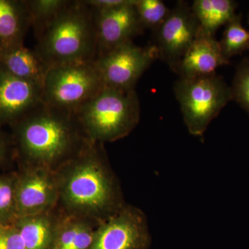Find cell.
Instances as JSON below:
<instances>
[{
    "label": "cell",
    "mask_w": 249,
    "mask_h": 249,
    "mask_svg": "<svg viewBox=\"0 0 249 249\" xmlns=\"http://www.w3.org/2000/svg\"><path fill=\"white\" fill-rule=\"evenodd\" d=\"M103 145L88 142L78 155L56 172L57 208L62 214L101 224L127 204Z\"/></svg>",
    "instance_id": "obj_1"
},
{
    "label": "cell",
    "mask_w": 249,
    "mask_h": 249,
    "mask_svg": "<svg viewBox=\"0 0 249 249\" xmlns=\"http://www.w3.org/2000/svg\"><path fill=\"white\" fill-rule=\"evenodd\" d=\"M11 126L12 142L21 166L57 172L89 142L75 114L42 102Z\"/></svg>",
    "instance_id": "obj_2"
},
{
    "label": "cell",
    "mask_w": 249,
    "mask_h": 249,
    "mask_svg": "<svg viewBox=\"0 0 249 249\" xmlns=\"http://www.w3.org/2000/svg\"><path fill=\"white\" fill-rule=\"evenodd\" d=\"M36 39L34 50L49 69L97 57L94 18L83 1H71Z\"/></svg>",
    "instance_id": "obj_3"
},
{
    "label": "cell",
    "mask_w": 249,
    "mask_h": 249,
    "mask_svg": "<svg viewBox=\"0 0 249 249\" xmlns=\"http://www.w3.org/2000/svg\"><path fill=\"white\" fill-rule=\"evenodd\" d=\"M136 90L104 88L77 111V120L89 142L104 144L128 136L140 120Z\"/></svg>",
    "instance_id": "obj_4"
},
{
    "label": "cell",
    "mask_w": 249,
    "mask_h": 249,
    "mask_svg": "<svg viewBox=\"0 0 249 249\" xmlns=\"http://www.w3.org/2000/svg\"><path fill=\"white\" fill-rule=\"evenodd\" d=\"M189 133L202 137L214 118L232 100L231 89L217 73L179 78L174 87Z\"/></svg>",
    "instance_id": "obj_5"
},
{
    "label": "cell",
    "mask_w": 249,
    "mask_h": 249,
    "mask_svg": "<svg viewBox=\"0 0 249 249\" xmlns=\"http://www.w3.org/2000/svg\"><path fill=\"white\" fill-rule=\"evenodd\" d=\"M104 88L94 61L51 67L42 85V102L76 114Z\"/></svg>",
    "instance_id": "obj_6"
},
{
    "label": "cell",
    "mask_w": 249,
    "mask_h": 249,
    "mask_svg": "<svg viewBox=\"0 0 249 249\" xmlns=\"http://www.w3.org/2000/svg\"><path fill=\"white\" fill-rule=\"evenodd\" d=\"M157 58L153 43L140 47L130 42L100 55L94 63L105 88L129 91Z\"/></svg>",
    "instance_id": "obj_7"
},
{
    "label": "cell",
    "mask_w": 249,
    "mask_h": 249,
    "mask_svg": "<svg viewBox=\"0 0 249 249\" xmlns=\"http://www.w3.org/2000/svg\"><path fill=\"white\" fill-rule=\"evenodd\" d=\"M145 213L127 204L120 212L98 224L89 249H149L151 245Z\"/></svg>",
    "instance_id": "obj_8"
},
{
    "label": "cell",
    "mask_w": 249,
    "mask_h": 249,
    "mask_svg": "<svg viewBox=\"0 0 249 249\" xmlns=\"http://www.w3.org/2000/svg\"><path fill=\"white\" fill-rule=\"evenodd\" d=\"M58 198L56 172L40 167L21 166L16 173L18 218L52 211L58 206Z\"/></svg>",
    "instance_id": "obj_9"
},
{
    "label": "cell",
    "mask_w": 249,
    "mask_h": 249,
    "mask_svg": "<svg viewBox=\"0 0 249 249\" xmlns=\"http://www.w3.org/2000/svg\"><path fill=\"white\" fill-rule=\"evenodd\" d=\"M199 25L193 14L191 5L178 1L170 9L168 17L155 31L154 45L161 59L175 71L185 53L196 40Z\"/></svg>",
    "instance_id": "obj_10"
},
{
    "label": "cell",
    "mask_w": 249,
    "mask_h": 249,
    "mask_svg": "<svg viewBox=\"0 0 249 249\" xmlns=\"http://www.w3.org/2000/svg\"><path fill=\"white\" fill-rule=\"evenodd\" d=\"M136 0L108 11H93L97 41V57L119 46L133 42L144 30L135 7ZM96 57V58H97Z\"/></svg>",
    "instance_id": "obj_11"
},
{
    "label": "cell",
    "mask_w": 249,
    "mask_h": 249,
    "mask_svg": "<svg viewBox=\"0 0 249 249\" xmlns=\"http://www.w3.org/2000/svg\"><path fill=\"white\" fill-rule=\"evenodd\" d=\"M42 87L18 78L0 65V128L13 124L42 103Z\"/></svg>",
    "instance_id": "obj_12"
},
{
    "label": "cell",
    "mask_w": 249,
    "mask_h": 249,
    "mask_svg": "<svg viewBox=\"0 0 249 249\" xmlns=\"http://www.w3.org/2000/svg\"><path fill=\"white\" fill-rule=\"evenodd\" d=\"M229 64L214 36L197 35L174 71L179 78H196L213 74Z\"/></svg>",
    "instance_id": "obj_13"
},
{
    "label": "cell",
    "mask_w": 249,
    "mask_h": 249,
    "mask_svg": "<svg viewBox=\"0 0 249 249\" xmlns=\"http://www.w3.org/2000/svg\"><path fill=\"white\" fill-rule=\"evenodd\" d=\"M31 27L25 1L0 0V53L24 45Z\"/></svg>",
    "instance_id": "obj_14"
},
{
    "label": "cell",
    "mask_w": 249,
    "mask_h": 249,
    "mask_svg": "<svg viewBox=\"0 0 249 249\" xmlns=\"http://www.w3.org/2000/svg\"><path fill=\"white\" fill-rule=\"evenodd\" d=\"M60 216L56 207L49 212L18 218L14 224L25 249H52Z\"/></svg>",
    "instance_id": "obj_15"
},
{
    "label": "cell",
    "mask_w": 249,
    "mask_h": 249,
    "mask_svg": "<svg viewBox=\"0 0 249 249\" xmlns=\"http://www.w3.org/2000/svg\"><path fill=\"white\" fill-rule=\"evenodd\" d=\"M0 65L14 76L42 87L49 67L36 53L24 45L0 53Z\"/></svg>",
    "instance_id": "obj_16"
},
{
    "label": "cell",
    "mask_w": 249,
    "mask_h": 249,
    "mask_svg": "<svg viewBox=\"0 0 249 249\" xmlns=\"http://www.w3.org/2000/svg\"><path fill=\"white\" fill-rule=\"evenodd\" d=\"M98 224L91 219L61 213L52 249H89Z\"/></svg>",
    "instance_id": "obj_17"
},
{
    "label": "cell",
    "mask_w": 249,
    "mask_h": 249,
    "mask_svg": "<svg viewBox=\"0 0 249 249\" xmlns=\"http://www.w3.org/2000/svg\"><path fill=\"white\" fill-rule=\"evenodd\" d=\"M237 3L232 0H196L192 11L199 25L198 35L214 36L219 27L235 16Z\"/></svg>",
    "instance_id": "obj_18"
},
{
    "label": "cell",
    "mask_w": 249,
    "mask_h": 249,
    "mask_svg": "<svg viewBox=\"0 0 249 249\" xmlns=\"http://www.w3.org/2000/svg\"><path fill=\"white\" fill-rule=\"evenodd\" d=\"M36 38L70 4L68 0H25Z\"/></svg>",
    "instance_id": "obj_19"
},
{
    "label": "cell",
    "mask_w": 249,
    "mask_h": 249,
    "mask_svg": "<svg viewBox=\"0 0 249 249\" xmlns=\"http://www.w3.org/2000/svg\"><path fill=\"white\" fill-rule=\"evenodd\" d=\"M225 26L219 43L223 55L229 60L249 48V32L242 26L241 15H235Z\"/></svg>",
    "instance_id": "obj_20"
},
{
    "label": "cell",
    "mask_w": 249,
    "mask_h": 249,
    "mask_svg": "<svg viewBox=\"0 0 249 249\" xmlns=\"http://www.w3.org/2000/svg\"><path fill=\"white\" fill-rule=\"evenodd\" d=\"M16 173L0 175V224L12 225L18 219Z\"/></svg>",
    "instance_id": "obj_21"
},
{
    "label": "cell",
    "mask_w": 249,
    "mask_h": 249,
    "mask_svg": "<svg viewBox=\"0 0 249 249\" xmlns=\"http://www.w3.org/2000/svg\"><path fill=\"white\" fill-rule=\"evenodd\" d=\"M135 7L143 29L155 32L163 24L170 12L161 0H136Z\"/></svg>",
    "instance_id": "obj_22"
},
{
    "label": "cell",
    "mask_w": 249,
    "mask_h": 249,
    "mask_svg": "<svg viewBox=\"0 0 249 249\" xmlns=\"http://www.w3.org/2000/svg\"><path fill=\"white\" fill-rule=\"evenodd\" d=\"M232 98L249 114V59L237 67L231 88Z\"/></svg>",
    "instance_id": "obj_23"
},
{
    "label": "cell",
    "mask_w": 249,
    "mask_h": 249,
    "mask_svg": "<svg viewBox=\"0 0 249 249\" xmlns=\"http://www.w3.org/2000/svg\"><path fill=\"white\" fill-rule=\"evenodd\" d=\"M0 249H25L22 236L14 224H0Z\"/></svg>",
    "instance_id": "obj_24"
},
{
    "label": "cell",
    "mask_w": 249,
    "mask_h": 249,
    "mask_svg": "<svg viewBox=\"0 0 249 249\" xmlns=\"http://www.w3.org/2000/svg\"><path fill=\"white\" fill-rule=\"evenodd\" d=\"M131 0H84L83 2L93 11H108L129 4Z\"/></svg>",
    "instance_id": "obj_25"
},
{
    "label": "cell",
    "mask_w": 249,
    "mask_h": 249,
    "mask_svg": "<svg viewBox=\"0 0 249 249\" xmlns=\"http://www.w3.org/2000/svg\"><path fill=\"white\" fill-rule=\"evenodd\" d=\"M9 144L7 137L5 136L0 128V164H1L6 160L8 151H9Z\"/></svg>",
    "instance_id": "obj_26"
},
{
    "label": "cell",
    "mask_w": 249,
    "mask_h": 249,
    "mask_svg": "<svg viewBox=\"0 0 249 249\" xmlns=\"http://www.w3.org/2000/svg\"><path fill=\"white\" fill-rule=\"evenodd\" d=\"M248 22H249V19H248Z\"/></svg>",
    "instance_id": "obj_27"
}]
</instances>
